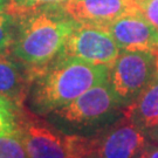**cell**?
<instances>
[{
    "mask_svg": "<svg viewBox=\"0 0 158 158\" xmlns=\"http://www.w3.org/2000/svg\"><path fill=\"white\" fill-rule=\"evenodd\" d=\"M12 55L33 73L45 68L61 53L76 25L63 5H47L15 17Z\"/></svg>",
    "mask_w": 158,
    "mask_h": 158,
    "instance_id": "6da1fadb",
    "label": "cell"
},
{
    "mask_svg": "<svg viewBox=\"0 0 158 158\" xmlns=\"http://www.w3.org/2000/svg\"><path fill=\"white\" fill-rule=\"evenodd\" d=\"M110 67L94 64L59 54L36 72L29 88V110L39 116L66 106L109 79Z\"/></svg>",
    "mask_w": 158,
    "mask_h": 158,
    "instance_id": "7a4b0ae2",
    "label": "cell"
},
{
    "mask_svg": "<svg viewBox=\"0 0 158 158\" xmlns=\"http://www.w3.org/2000/svg\"><path fill=\"white\" fill-rule=\"evenodd\" d=\"M119 109L123 107L107 80L48 114L47 119L66 135L91 137L119 118Z\"/></svg>",
    "mask_w": 158,
    "mask_h": 158,
    "instance_id": "3957f363",
    "label": "cell"
},
{
    "mask_svg": "<svg viewBox=\"0 0 158 158\" xmlns=\"http://www.w3.org/2000/svg\"><path fill=\"white\" fill-rule=\"evenodd\" d=\"M17 134L31 158H80L77 136L63 134L25 108L19 114Z\"/></svg>",
    "mask_w": 158,
    "mask_h": 158,
    "instance_id": "277c9868",
    "label": "cell"
},
{
    "mask_svg": "<svg viewBox=\"0 0 158 158\" xmlns=\"http://www.w3.org/2000/svg\"><path fill=\"white\" fill-rule=\"evenodd\" d=\"M157 52L121 51L111 64L108 80L123 109L135 101L156 77Z\"/></svg>",
    "mask_w": 158,
    "mask_h": 158,
    "instance_id": "5b68a950",
    "label": "cell"
},
{
    "mask_svg": "<svg viewBox=\"0 0 158 158\" xmlns=\"http://www.w3.org/2000/svg\"><path fill=\"white\" fill-rule=\"evenodd\" d=\"M119 53L121 49L106 28L76 23L60 54L94 64L111 67Z\"/></svg>",
    "mask_w": 158,
    "mask_h": 158,
    "instance_id": "8992f818",
    "label": "cell"
},
{
    "mask_svg": "<svg viewBox=\"0 0 158 158\" xmlns=\"http://www.w3.org/2000/svg\"><path fill=\"white\" fill-rule=\"evenodd\" d=\"M93 137L89 158H138L149 137L124 114Z\"/></svg>",
    "mask_w": 158,
    "mask_h": 158,
    "instance_id": "52a82bcc",
    "label": "cell"
},
{
    "mask_svg": "<svg viewBox=\"0 0 158 158\" xmlns=\"http://www.w3.org/2000/svg\"><path fill=\"white\" fill-rule=\"evenodd\" d=\"M121 51H158V31L137 8L106 27Z\"/></svg>",
    "mask_w": 158,
    "mask_h": 158,
    "instance_id": "ba28073f",
    "label": "cell"
},
{
    "mask_svg": "<svg viewBox=\"0 0 158 158\" xmlns=\"http://www.w3.org/2000/svg\"><path fill=\"white\" fill-rule=\"evenodd\" d=\"M63 7L77 23L106 28L136 5L134 0H69Z\"/></svg>",
    "mask_w": 158,
    "mask_h": 158,
    "instance_id": "9c48e42d",
    "label": "cell"
},
{
    "mask_svg": "<svg viewBox=\"0 0 158 158\" xmlns=\"http://www.w3.org/2000/svg\"><path fill=\"white\" fill-rule=\"evenodd\" d=\"M32 81V70L19 62L10 49L0 52V96L23 109Z\"/></svg>",
    "mask_w": 158,
    "mask_h": 158,
    "instance_id": "30bf717a",
    "label": "cell"
},
{
    "mask_svg": "<svg viewBox=\"0 0 158 158\" xmlns=\"http://www.w3.org/2000/svg\"><path fill=\"white\" fill-rule=\"evenodd\" d=\"M123 114L147 135L158 128V73L152 82L128 107Z\"/></svg>",
    "mask_w": 158,
    "mask_h": 158,
    "instance_id": "8fae6325",
    "label": "cell"
},
{
    "mask_svg": "<svg viewBox=\"0 0 158 158\" xmlns=\"http://www.w3.org/2000/svg\"><path fill=\"white\" fill-rule=\"evenodd\" d=\"M23 109L0 96V136L15 134L18 130L19 114Z\"/></svg>",
    "mask_w": 158,
    "mask_h": 158,
    "instance_id": "7c38bea8",
    "label": "cell"
},
{
    "mask_svg": "<svg viewBox=\"0 0 158 158\" xmlns=\"http://www.w3.org/2000/svg\"><path fill=\"white\" fill-rule=\"evenodd\" d=\"M0 158H31L17 132L0 136Z\"/></svg>",
    "mask_w": 158,
    "mask_h": 158,
    "instance_id": "4fadbf2b",
    "label": "cell"
},
{
    "mask_svg": "<svg viewBox=\"0 0 158 158\" xmlns=\"http://www.w3.org/2000/svg\"><path fill=\"white\" fill-rule=\"evenodd\" d=\"M17 19L10 13H0V52L11 48L15 36Z\"/></svg>",
    "mask_w": 158,
    "mask_h": 158,
    "instance_id": "5bb4252c",
    "label": "cell"
},
{
    "mask_svg": "<svg viewBox=\"0 0 158 158\" xmlns=\"http://www.w3.org/2000/svg\"><path fill=\"white\" fill-rule=\"evenodd\" d=\"M69 0H11L7 13L14 17L47 5H64Z\"/></svg>",
    "mask_w": 158,
    "mask_h": 158,
    "instance_id": "9a60e30c",
    "label": "cell"
},
{
    "mask_svg": "<svg viewBox=\"0 0 158 158\" xmlns=\"http://www.w3.org/2000/svg\"><path fill=\"white\" fill-rule=\"evenodd\" d=\"M136 8L158 31V0H134Z\"/></svg>",
    "mask_w": 158,
    "mask_h": 158,
    "instance_id": "2e32d148",
    "label": "cell"
},
{
    "mask_svg": "<svg viewBox=\"0 0 158 158\" xmlns=\"http://www.w3.org/2000/svg\"><path fill=\"white\" fill-rule=\"evenodd\" d=\"M138 158H158V144L149 141V143L142 150Z\"/></svg>",
    "mask_w": 158,
    "mask_h": 158,
    "instance_id": "e0dca14e",
    "label": "cell"
},
{
    "mask_svg": "<svg viewBox=\"0 0 158 158\" xmlns=\"http://www.w3.org/2000/svg\"><path fill=\"white\" fill-rule=\"evenodd\" d=\"M11 5V0H0V13H5L8 11Z\"/></svg>",
    "mask_w": 158,
    "mask_h": 158,
    "instance_id": "ac0fdd59",
    "label": "cell"
},
{
    "mask_svg": "<svg viewBox=\"0 0 158 158\" xmlns=\"http://www.w3.org/2000/svg\"><path fill=\"white\" fill-rule=\"evenodd\" d=\"M148 137H149V139H150L151 142L158 144V128L157 129H155L153 131H151V132L148 135Z\"/></svg>",
    "mask_w": 158,
    "mask_h": 158,
    "instance_id": "d6986e66",
    "label": "cell"
}]
</instances>
